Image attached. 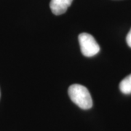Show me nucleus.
I'll return each mask as SVG.
<instances>
[{
    "instance_id": "obj_1",
    "label": "nucleus",
    "mask_w": 131,
    "mask_h": 131,
    "mask_svg": "<svg viewBox=\"0 0 131 131\" xmlns=\"http://www.w3.org/2000/svg\"><path fill=\"white\" fill-rule=\"evenodd\" d=\"M71 100L82 109H90L93 106V100L89 90L82 84H71L69 88Z\"/></svg>"
},
{
    "instance_id": "obj_5",
    "label": "nucleus",
    "mask_w": 131,
    "mask_h": 131,
    "mask_svg": "<svg viewBox=\"0 0 131 131\" xmlns=\"http://www.w3.org/2000/svg\"><path fill=\"white\" fill-rule=\"evenodd\" d=\"M126 41L127 45H128V46L131 48V28L130 30V31L127 34V35Z\"/></svg>"
},
{
    "instance_id": "obj_2",
    "label": "nucleus",
    "mask_w": 131,
    "mask_h": 131,
    "mask_svg": "<svg viewBox=\"0 0 131 131\" xmlns=\"http://www.w3.org/2000/svg\"><path fill=\"white\" fill-rule=\"evenodd\" d=\"M81 52L83 56L86 57H92L95 56L100 51V47L95 38L90 34L82 33L79 35Z\"/></svg>"
},
{
    "instance_id": "obj_4",
    "label": "nucleus",
    "mask_w": 131,
    "mask_h": 131,
    "mask_svg": "<svg viewBox=\"0 0 131 131\" xmlns=\"http://www.w3.org/2000/svg\"><path fill=\"white\" fill-rule=\"evenodd\" d=\"M119 89L122 93H131V74L128 75L124 80H122L119 84Z\"/></svg>"
},
{
    "instance_id": "obj_3",
    "label": "nucleus",
    "mask_w": 131,
    "mask_h": 131,
    "mask_svg": "<svg viewBox=\"0 0 131 131\" xmlns=\"http://www.w3.org/2000/svg\"><path fill=\"white\" fill-rule=\"evenodd\" d=\"M73 0H51L50 7L52 13L56 15L65 13Z\"/></svg>"
}]
</instances>
